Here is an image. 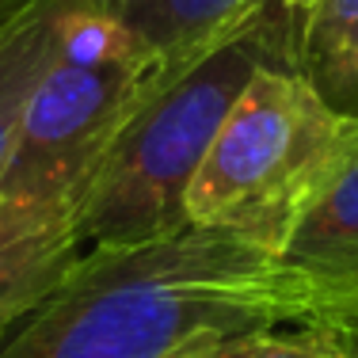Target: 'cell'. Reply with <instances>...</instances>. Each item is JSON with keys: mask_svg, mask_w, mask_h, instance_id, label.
I'll list each match as a JSON object with an SVG mask.
<instances>
[{"mask_svg": "<svg viewBox=\"0 0 358 358\" xmlns=\"http://www.w3.org/2000/svg\"><path fill=\"white\" fill-rule=\"evenodd\" d=\"M297 324L275 259L214 229L88 248L0 343V358H206Z\"/></svg>", "mask_w": 358, "mask_h": 358, "instance_id": "1", "label": "cell"}, {"mask_svg": "<svg viewBox=\"0 0 358 358\" xmlns=\"http://www.w3.org/2000/svg\"><path fill=\"white\" fill-rule=\"evenodd\" d=\"M282 65L263 20L179 65H160L84 179L76 233L88 248H134L187 229V191L255 69Z\"/></svg>", "mask_w": 358, "mask_h": 358, "instance_id": "2", "label": "cell"}, {"mask_svg": "<svg viewBox=\"0 0 358 358\" xmlns=\"http://www.w3.org/2000/svg\"><path fill=\"white\" fill-rule=\"evenodd\" d=\"M355 138L358 126L336 115L297 69L263 65L187 191V225L225 233L275 259Z\"/></svg>", "mask_w": 358, "mask_h": 358, "instance_id": "3", "label": "cell"}, {"mask_svg": "<svg viewBox=\"0 0 358 358\" xmlns=\"http://www.w3.org/2000/svg\"><path fill=\"white\" fill-rule=\"evenodd\" d=\"M157 73L160 62L122 27L115 0H76L23 107L0 199H80L84 179Z\"/></svg>", "mask_w": 358, "mask_h": 358, "instance_id": "4", "label": "cell"}, {"mask_svg": "<svg viewBox=\"0 0 358 358\" xmlns=\"http://www.w3.org/2000/svg\"><path fill=\"white\" fill-rule=\"evenodd\" d=\"M297 324L358 317V138L275 255Z\"/></svg>", "mask_w": 358, "mask_h": 358, "instance_id": "5", "label": "cell"}, {"mask_svg": "<svg viewBox=\"0 0 358 358\" xmlns=\"http://www.w3.org/2000/svg\"><path fill=\"white\" fill-rule=\"evenodd\" d=\"M76 202V194L50 202L0 199V343L84 255Z\"/></svg>", "mask_w": 358, "mask_h": 358, "instance_id": "6", "label": "cell"}, {"mask_svg": "<svg viewBox=\"0 0 358 358\" xmlns=\"http://www.w3.org/2000/svg\"><path fill=\"white\" fill-rule=\"evenodd\" d=\"M259 8L263 0H115L122 27L160 65H179L206 54L210 46L252 23Z\"/></svg>", "mask_w": 358, "mask_h": 358, "instance_id": "7", "label": "cell"}, {"mask_svg": "<svg viewBox=\"0 0 358 358\" xmlns=\"http://www.w3.org/2000/svg\"><path fill=\"white\" fill-rule=\"evenodd\" d=\"M294 69L336 115L358 126V0H309L297 20Z\"/></svg>", "mask_w": 358, "mask_h": 358, "instance_id": "8", "label": "cell"}, {"mask_svg": "<svg viewBox=\"0 0 358 358\" xmlns=\"http://www.w3.org/2000/svg\"><path fill=\"white\" fill-rule=\"evenodd\" d=\"M73 8L76 0H35L0 27V183L12 160L31 88L46 69Z\"/></svg>", "mask_w": 358, "mask_h": 358, "instance_id": "9", "label": "cell"}, {"mask_svg": "<svg viewBox=\"0 0 358 358\" xmlns=\"http://www.w3.org/2000/svg\"><path fill=\"white\" fill-rule=\"evenodd\" d=\"M206 358H339V347L324 328H309V324H294V331H248L241 339H229Z\"/></svg>", "mask_w": 358, "mask_h": 358, "instance_id": "10", "label": "cell"}, {"mask_svg": "<svg viewBox=\"0 0 358 358\" xmlns=\"http://www.w3.org/2000/svg\"><path fill=\"white\" fill-rule=\"evenodd\" d=\"M309 8V0H263L259 8V20L267 27L271 42H275V54L278 62L294 69V38H297V20L301 12Z\"/></svg>", "mask_w": 358, "mask_h": 358, "instance_id": "11", "label": "cell"}, {"mask_svg": "<svg viewBox=\"0 0 358 358\" xmlns=\"http://www.w3.org/2000/svg\"><path fill=\"white\" fill-rule=\"evenodd\" d=\"M331 336V343L339 347V358H358V317L351 320H336V324H320Z\"/></svg>", "mask_w": 358, "mask_h": 358, "instance_id": "12", "label": "cell"}, {"mask_svg": "<svg viewBox=\"0 0 358 358\" xmlns=\"http://www.w3.org/2000/svg\"><path fill=\"white\" fill-rule=\"evenodd\" d=\"M35 0H0V27H4L8 20H15V15L23 12V8H31Z\"/></svg>", "mask_w": 358, "mask_h": 358, "instance_id": "13", "label": "cell"}]
</instances>
